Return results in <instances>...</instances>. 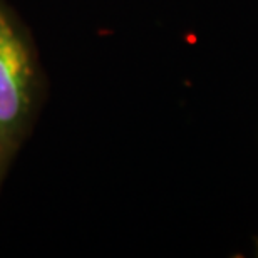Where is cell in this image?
I'll return each instance as SVG.
<instances>
[{
	"mask_svg": "<svg viewBox=\"0 0 258 258\" xmlns=\"http://www.w3.org/2000/svg\"><path fill=\"white\" fill-rule=\"evenodd\" d=\"M37 89L34 49L12 9L0 0V183L29 131Z\"/></svg>",
	"mask_w": 258,
	"mask_h": 258,
	"instance_id": "obj_1",
	"label": "cell"
}]
</instances>
